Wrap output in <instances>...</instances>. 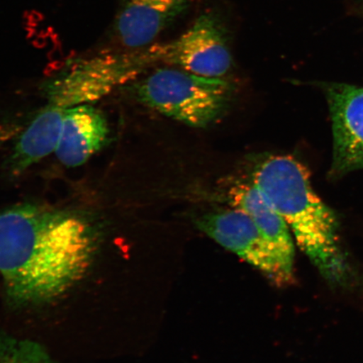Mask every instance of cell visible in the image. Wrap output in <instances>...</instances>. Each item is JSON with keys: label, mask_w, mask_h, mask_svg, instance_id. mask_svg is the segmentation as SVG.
<instances>
[{"label": "cell", "mask_w": 363, "mask_h": 363, "mask_svg": "<svg viewBox=\"0 0 363 363\" xmlns=\"http://www.w3.org/2000/svg\"><path fill=\"white\" fill-rule=\"evenodd\" d=\"M108 135L106 116L92 104L65 108L56 156L66 167L82 166L106 146Z\"/></svg>", "instance_id": "cell-10"}, {"label": "cell", "mask_w": 363, "mask_h": 363, "mask_svg": "<svg viewBox=\"0 0 363 363\" xmlns=\"http://www.w3.org/2000/svg\"><path fill=\"white\" fill-rule=\"evenodd\" d=\"M228 40L220 16L203 13L179 38L158 43L159 62L199 76L223 78L233 65Z\"/></svg>", "instance_id": "cell-5"}, {"label": "cell", "mask_w": 363, "mask_h": 363, "mask_svg": "<svg viewBox=\"0 0 363 363\" xmlns=\"http://www.w3.org/2000/svg\"><path fill=\"white\" fill-rule=\"evenodd\" d=\"M192 1L121 0L111 26V38L127 50L147 48L187 11Z\"/></svg>", "instance_id": "cell-8"}, {"label": "cell", "mask_w": 363, "mask_h": 363, "mask_svg": "<svg viewBox=\"0 0 363 363\" xmlns=\"http://www.w3.org/2000/svg\"><path fill=\"white\" fill-rule=\"evenodd\" d=\"M138 101L163 116L189 126L206 127L224 115L233 86L222 78H208L181 68H158L135 85Z\"/></svg>", "instance_id": "cell-3"}, {"label": "cell", "mask_w": 363, "mask_h": 363, "mask_svg": "<svg viewBox=\"0 0 363 363\" xmlns=\"http://www.w3.org/2000/svg\"><path fill=\"white\" fill-rule=\"evenodd\" d=\"M0 363H55L35 342L10 337H0Z\"/></svg>", "instance_id": "cell-12"}, {"label": "cell", "mask_w": 363, "mask_h": 363, "mask_svg": "<svg viewBox=\"0 0 363 363\" xmlns=\"http://www.w3.org/2000/svg\"><path fill=\"white\" fill-rule=\"evenodd\" d=\"M101 242L87 213L17 204L0 212V280L20 305L55 301L87 275Z\"/></svg>", "instance_id": "cell-1"}, {"label": "cell", "mask_w": 363, "mask_h": 363, "mask_svg": "<svg viewBox=\"0 0 363 363\" xmlns=\"http://www.w3.org/2000/svg\"><path fill=\"white\" fill-rule=\"evenodd\" d=\"M227 196L231 206L251 217L290 282L294 277L295 247L291 231L283 217L252 182H237L230 186Z\"/></svg>", "instance_id": "cell-9"}, {"label": "cell", "mask_w": 363, "mask_h": 363, "mask_svg": "<svg viewBox=\"0 0 363 363\" xmlns=\"http://www.w3.org/2000/svg\"><path fill=\"white\" fill-rule=\"evenodd\" d=\"M158 65L155 43L140 49L80 58L47 82L45 97L49 104L62 108L91 104Z\"/></svg>", "instance_id": "cell-4"}, {"label": "cell", "mask_w": 363, "mask_h": 363, "mask_svg": "<svg viewBox=\"0 0 363 363\" xmlns=\"http://www.w3.org/2000/svg\"><path fill=\"white\" fill-rule=\"evenodd\" d=\"M65 108L49 104L18 138L6 162L8 174L16 178L56 151Z\"/></svg>", "instance_id": "cell-11"}, {"label": "cell", "mask_w": 363, "mask_h": 363, "mask_svg": "<svg viewBox=\"0 0 363 363\" xmlns=\"http://www.w3.org/2000/svg\"><path fill=\"white\" fill-rule=\"evenodd\" d=\"M252 183L283 217L320 274L335 285L350 282L337 217L315 193L307 167L291 156H269L254 167Z\"/></svg>", "instance_id": "cell-2"}, {"label": "cell", "mask_w": 363, "mask_h": 363, "mask_svg": "<svg viewBox=\"0 0 363 363\" xmlns=\"http://www.w3.org/2000/svg\"><path fill=\"white\" fill-rule=\"evenodd\" d=\"M326 97L333 131L331 174L363 169V87L330 84Z\"/></svg>", "instance_id": "cell-7"}, {"label": "cell", "mask_w": 363, "mask_h": 363, "mask_svg": "<svg viewBox=\"0 0 363 363\" xmlns=\"http://www.w3.org/2000/svg\"><path fill=\"white\" fill-rule=\"evenodd\" d=\"M195 222L208 237L237 254L276 284L289 283L269 245L246 212L233 207L208 212Z\"/></svg>", "instance_id": "cell-6"}]
</instances>
